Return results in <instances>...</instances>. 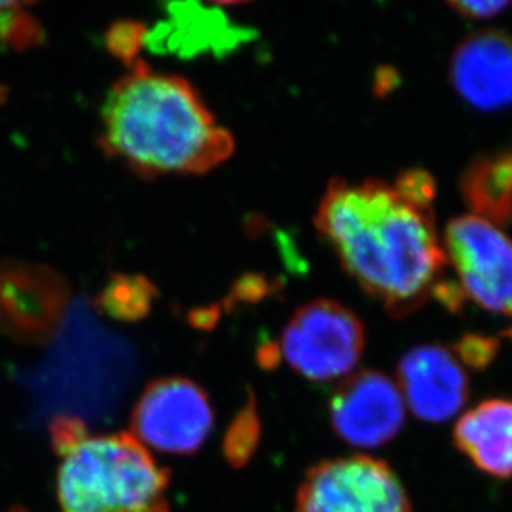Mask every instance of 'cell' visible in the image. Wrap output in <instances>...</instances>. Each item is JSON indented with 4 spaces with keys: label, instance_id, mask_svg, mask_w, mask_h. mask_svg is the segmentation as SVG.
<instances>
[{
    "label": "cell",
    "instance_id": "obj_22",
    "mask_svg": "<svg viewBox=\"0 0 512 512\" xmlns=\"http://www.w3.org/2000/svg\"><path fill=\"white\" fill-rule=\"evenodd\" d=\"M10 512H27V511H25L24 508H19V506H17V508L10 509Z\"/></svg>",
    "mask_w": 512,
    "mask_h": 512
},
{
    "label": "cell",
    "instance_id": "obj_9",
    "mask_svg": "<svg viewBox=\"0 0 512 512\" xmlns=\"http://www.w3.org/2000/svg\"><path fill=\"white\" fill-rule=\"evenodd\" d=\"M398 390L418 420L443 423L469 398V378L450 348L420 345L398 363Z\"/></svg>",
    "mask_w": 512,
    "mask_h": 512
},
{
    "label": "cell",
    "instance_id": "obj_12",
    "mask_svg": "<svg viewBox=\"0 0 512 512\" xmlns=\"http://www.w3.org/2000/svg\"><path fill=\"white\" fill-rule=\"evenodd\" d=\"M459 191L473 216L494 226L512 224V150L474 158L461 174Z\"/></svg>",
    "mask_w": 512,
    "mask_h": 512
},
{
    "label": "cell",
    "instance_id": "obj_7",
    "mask_svg": "<svg viewBox=\"0 0 512 512\" xmlns=\"http://www.w3.org/2000/svg\"><path fill=\"white\" fill-rule=\"evenodd\" d=\"M130 426L141 445L171 455H193L213 431V406L193 380L160 378L141 393Z\"/></svg>",
    "mask_w": 512,
    "mask_h": 512
},
{
    "label": "cell",
    "instance_id": "obj_19",
    "mask_svg": "<svg viewBox=\"0 0 512 512\" xmlns=\"http://www.w3.org/2000/svg\"><path fill=\"white\" fill-rule=\"evenodd\" d=\"M87 426L77 416H57L50 425L52 448L58 456L70 455L88 438Z\"/></svg>",
    "mask_w": 512,
    "mask_h": 512
},
{
    "label": "cell",
    "instance_id": "obj_23",
    "mask_svg": "<svg viewBox=\"0 0 512 512\" xmlns=\"http://www.w3.org/2000/svg\"><path fill=\"white\" fill-rule=\"evenodd\" d=\"M5 97V90L4 88H0V102H2V98Z\"/></svg>",
    "mask_w": 512,
    "mask_h": 512
},
{
    "label": "cell",
    "instance_id": "obj_11",
    "mask_svg": "<svg viewBox=\"0 0 512 512\" xmlns=\"http://www.w3.org/2000/svg\"><path fill=\"white\" fill-rule=\"evenodd\" d=\"M458 451L494 478L512 476V400L491 398L464 413L453 430Z\"/></svg>",
    "mask_w": 512,
    "mask_h": 512
},
{
    "label": "cell",
    "instance_id": "obj_16",
    "mask_svg": "<svg viewBox=\"0 0 512 512\" xmlns=\"http://www.w3.org/2000/svg\"><path fill=\"white\" fill-rule=\"evenodd\" d=\"M0 40L12 49L27 50L44 40V30L25 4L0 2Z\"/></svg>",
    "mask_w": 512,
    "mask_h": 512
},
{
    "label": "cell",
    "instance_id": "obj_14",
    "mask_svg": "<svg viewBox=\"0 0 512 512\" xmlns=\"http://www.w3.org/2000/svg\"><path fill=\"white\" fill-rule=\"evenodd\" d=\"M262 421L257 411V401L251 388L241 410L232 418L223 440V455L229 466L241 469L249 464L261 445Z\"/></svg>",
    "mask_w": 512,
    "mask_h": 512
},
{
    "label": "cell",
    "instance_id": "obj_1",
    "mask_svg": "<svg viewBox=\"0 0 512 512\" xmlns=\"http://www.w3.org/2000/svg\"><path fill=\"white\" fill-rule=\"evenodd\" d=\"M315 226L343 269L395 319L420 309L443 281L448 257L433 204L406 196L395 184L332 179Z\"/></svg>",
    "mask_w": 512,
    "mask_h": 512
},
{
    "label": "cell",
    "instance_id": "obj_5",
    "mask_svg": "<svg viewBox=\"0 0 512 512\" xmlns=\"http://www.w3.org/2000/svg\"><path fill=\"white\" fill-rule=\"evenodd\" d=\"M410 511L405 486L390 464L365 455L314 464L295 496V512Z\"/></svg>",
    "mask_w": 512,
    "mask_h": 512
},
{
    "label": "cell",
    "instance_id": "obj_2",
    "mask_svg": "<svg viewBox=\"0 0 512 512\" xmlns=\"http://www.w3.org/2000/svg\"><path fill=\"white\" fill-rule=\"evenodd\" d=\"M98 143L145 178L208 173L236 150L231 131L186 78L155 72L141 60L110 88Z\"/></svg>",
    "mask_w": 512,
    "mask_h": 512
},
{
    "label": "cell",
    "instance_id": "obj_21",
    "mask_svg": "<svg viewBox=\"0 0 512 512\" xmlns=\"http://www.w3.org/2000/svg\"><path fill=\"white\" fill-rule=\"evenodd\" d=\"M257 362H259L262 368H266V370L276 368L279 362H281V352H279L277 343H266V345H262V347L259 348V352H257Z\"/></svg>",
    "mask_w": 512,
    "mask_h": 512
},
{
    "label": "cell",
    "instance_id": "obj_6",
    "mask_svg": "<svg viewBox=\"0 0 512 512\" xmlns=\"http://www.w3.org/2000/svg\"><path fill=\"white\" fill-rule=\"evenodd\" d=\"M446 257L463 297L512 319V239L498 226L466 214L446 226Z\"/></svg>",
    "mask_w": 512,
    "mask_h": 512
},
{
    "label": "cell",
    "instance_id": "obj_15",
    "mask_svg": "<svg viewBox=\"0 0 512 512\" xmlns=\"http://www.w3.org/2000/svg\"><path fill=\"white\" fill-rule=\"evenodd\" d=\"M155 295L145 277L116 276L100 295V305L113 319L138 320L150 310Z\"/></svg>",
    "mask_w": 512,
    "mask_h": 512
},
{
    "label": "cell",
    "instance_id": "obj_20",
    "mask_svg": "<svg viewBox=\"0 0 512 512\" xmlns=\"http://www.w3.org/2000/svg\"><path fill=\"white\" fill-rule=\"evenodd\" d=\"M450 9L455 10L456 14L468 19H493L496 15L501 14L508 9L509 2H450Z\"/></svg>",
    "mask_w": 512,
    "mask_h": 512
},
{
    "label": "cell",
    "instance_id": "obj_10",
    "mask_svg": "<svg viewBox=\"0 0 512 512\" xmlns=\"http://www.w3.org/2000/svg\"><path fill=\"white\" fill-rule=\"evenodd\" d=\"M451 85L464 102L481 112L512 105V37L503 30L469 35L450 62Z\"/></svg>",
    "mask_w": 512,
    "mask_h": 512
},
{
    "label": "cell",
    "instance_id": "obj_17",
    "mask_svg": "<svg viewBox=\"0 0 512 512\" xmlns=\"http://www.w3.org/2000/svg\"><path fill=\"white\" fill-rule=\"evenodd\" d=\"M499 342L493 337L481 334H468L453 345V353L459 362L476 372H483L498 357Z\"/></svg>",
    "mask_w": 512,
    "mask_h": 512
},
{
    "label": "cell",
    "instance_id": "obj_4",
    "mask_svg": "<svg viewBox=\"0 0 512 512\" xmlns=\"http://www.w3.org/2000/svg\"><path fill=\"white\" fill-rule=\"evenodd\" d=\"M365 327L345 305L330 299L300 305L282 330L281 358L310 382L347 377L365 350Z\"/></svg>",
    "mask_w": 512,
    "mask_h": 512
},
{
    "label": "cell",
    "instance_id": "obj_13",
    "mask_svg": "<svg viewBox=\"0 0 512 512\" xmlns=\"http://www.w3.org/2000/svg\"><path fill=\"white\" fill-rule=\"evenodd\" d=\"M179 12H173V20H168L161 27V42L170 44L171 49L194 50L208 49L223 45H234L237 34L231 29L232 25L224 19L221 12L209 14L208 10H201L199 5H176ZM168 47V49H170Z\"/></svg>",
    "mask_w": 512,
    "mask_h": 512
},
{
    "label": "cell",
    "instance_id": "obj_3",
    "mask_svg": "<svg viewBox=\"0 0 512 512\" xmlns=\"http://www.w3.org/2000/svg\"><path fill=\"white\" fill-rule=\"evenodd\" d=\"M170 469L131 433L88 436L58 469L62 512H170Z\"/></svg>",
    "mask_w": 512,
    "mask_h": 512
},
{
    "label": "cell",
    "instance_id": "obj_18",
    "mask_svg": "<svg viewBox=\"0 0 512 512\" xmlns=\"http://www.w3.org/2000/svg\"><path fill=\"white\" fill-rule=\"evenodd\" d=\"M145 39V27L136 22H118L113 25L107 35V45L115 57L121 58L123 62H136V55L140 54Z\"/></svg>",
    "mask_w": 512,
    "mask_h": 512
},
{
    "label": "cell",
    "instance_id": "obj_8",
    "mask_svg": "<svg viewBox=\"0 0 512 512\" xmlns=\"http://www.w3.org/2000/svg\"><path fill=\"white\" fill-rule=\"evenodd\" d=\"M330 426L347 445L373 450L400 435L405 405L398 385L377 370L350 375L329 403Z\"/></svg>",
    "mask_w": 512,
    "mask_h": 512
}]
</instances>
